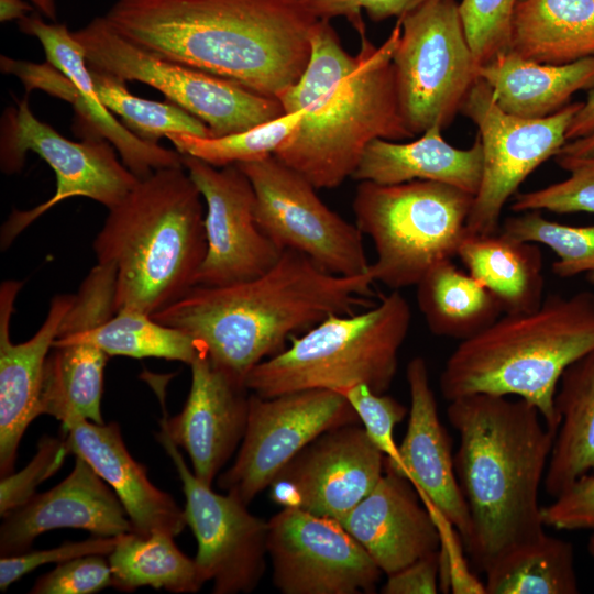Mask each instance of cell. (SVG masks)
I'll use <instances>...</instances> for the list:
<instances>
[{
  "label": "cell",
  "mask_w": 594,
  "mask_h": 594,
  "mask_svg": "<svg viewBox=\"0 0 594 594\" xmlns=\"http://www.w3.org/2000/svg\"><path fill=\"white\" fill-rule=\"evenodd\" d=\"M385 457L360 424L331 429L302 449L276 475L270 498L340 521L377 484Z\"/></svg>",
  "instance_id": "18"
},
{
  "label": "cell",
  "mask_w": 594,
  "mask_h": 594,
  "mask_svg": "<svg viewBox=\"0 0 594 594\" xmlns=\"http://www.w3.org/2000/svg\"><path fill=\"white\" fill-rule=\"evenodd\" d=\"M361 424L343 394L304 389L261 397L250 394L248 425L232 465L218 486L249 505L302 449L337 427Z\"/></svg>",
  "instance_id": "14"
},
{
  "label": "cell",
  "mask_w": 594,
  "mask_h": 594,
  "mask_svg": "<svg viewBox=\"0 0 594 594\" xmlns=\"http://www.w3.org/2000/svg\"><path fill=\"white\" fill-rule=\"evenodd\" d=\"M267 552L284 594H369L383 574L340 521L297 508L268 520Z\"/></svg>",
  "instance_id": "16"
},
{
  "label": "cell",
  "mask_w": 594,
  "mask_h": 594,
  "mask_svg": "<svg viewBox=\"0 0 594 594\" xmlns=\"http://www.w3.org/2000/svg\"><path fill=\"white\" fill-rule=\"evenodd\" d=\"M561 156L590 157L594 156V132L583 138L568 141L557 153Z\"/></svg>",
  "instance_id": "49"
},
{
  "label": "cell",
  "mask_w": 594,
  "mask_h": 594,
  "mask_svg": "<svg viewBox=\"0 0 594 594\" xmlns=\"http://www.w3.org/2000/svg\"><path fill=\"white\" fill-rule=\"evenodd\" d=\"M235 165L253 186L260 228L282 251L299 252L336 275L369 273L362 231L331 210L307 178L274 155Z\"/></svg>",
  "instance_id": "12"
},
{
  "label": "cell",
  "mask_w": 594,
  "mask_h": 594,
  "mask_svg": "<svg viewBox=\"0 0 594 594\" xmlns=\"http://www.w3.org/2000/svg\"><path fill=\"white\" fill-rule=\"evenodd\" d=\"M411 310L399 290L358 314L331 315L290 339V345L246 375V388L261 397L304 389L343 393L364 384L378 394L392 385Z\"/></svg>",
  "instance_id": "7"
},
{
  "label": "cell",
  "mask_w": 594,
  "mask_h": 594,
  "mask_svg": "<svg viewBox=\"0 0 594 594\" xmlns=\"http://www.w3.org/2000/svg\"><path fill=\"white\" fill-rule=\"evenodd\" d=\"M108 318L109 311L100 300L76 298L46 358L38 416L56 418L62 429L81 420L105 424L101 399L109 355L95 343L91 332Z\"/></svg>",
  "instance_id": "20"
},
{
  "label": "cell",
  "mask_w": 594,
  "mask_h": 594,
  "mask_svg": "<svg viewBox=\"0 0 594 594\" xmlns=\"http://www.w3.org/2000/svg\"><path fill=\"white\" fill-rule=\"evenodd\" d=\"M504 219L499 231L521 241L550 248L558 260L551 271L560 278L594 272V224L568 226L546 219L540 210Z\"/></svg>",
  "instance_id": "38"
},
{
  "label": "cell",
  "mask_w": 594,
  "mask_h": 594,
  "mask_svg": "<svg viewBox=\"0 0 594 594\" xmlns=\"http://www.w3.org/2000/svg\"><path fill=\"white\" fill-rule=\"evenodd\" d=\"M587 548H588L590 554H591V556L593 557V559H594V530H593L592 536L590 537Z\"/></svg>",
  "instance_id": "52"
},
{
  "label": "cell",
  "mask_w": 594,
  "mask_h": 594,
  "mask_svg": "<svg viewBox=\"0 0 594 594\" xmlns=\"http://www.w3.org/2000/svg\"><path fill=\"white\" fill-rule=\"evenodd\" d=\"M477 77L491 88L495 102L505 112L540 119L568 106L576 91L594 88V55L553 65L507 50L480 66Z\"/></svg>",
  "instance_id": "28"
},
{
  "label": "cell",
  "mask_w": 594,
  "mask_h": 594,
  "mask_svg": "<svg viewBox=\"0 0 594 594\" xmlns=\"http://www.w3.org/2000/svg\"><path fill=\"white\" fill-rule=\"evenodd\" d=\"M457 256L494 295L503 314L527 312L541 305L546 280L538 244L499 230L490 234L466 231Z\"/></svg>",
  "instance_id": "29"
},
{
  "label": "cell",
  "mask_w": 594,
  "mask_h": 594,
  "mask_svg": "<svg viewBox=\"0 0 594 594\" xmlns=\"http://www.w3.org/2000/svg\"><path fill=\"white\" fill-rule=\"evenodd\" d=\"M508 51L561 65L594 55V0H525L514 12Z\"/></svg>",
  "instance_id": "30"
},
{
  "label": "cell",
  "mask_w": 594,
  "mask_h": 594,
  "mask_svg": "<svg viewBox=\"0 0 594 594\" xmlns=\"http://www.w3.org/2000/svg\"><path fill=\"white\" fill-rule=\"evenodd\" d=\"M441 132V128L432 127L407 143L375 139L365 148L352 178L383 185L431 180L475 196L483 169L479 135L469 148H457L444 141Z\"/></svg>",
  "instance_id": "27"
},
{
  "label": "cell",
  "mask_w": 594,
  "mask_h": 594,
  "mask_svg": "<svg viewBox=\"0 0 594 594\" xmlns=\"http://www.w3.org/2000/svg\"><path fill=\"white\" fill-rule=\"evenodd\" d=\"M542 518L546 527L557 530H594V472L576 479L542 507Z\"/></svg>",
  "instance_id": "45"
},
{
  "label": "cell",
  "mask_w": 594,
  "mask_h": 594,
  "mask_svg": "<svg viewBox=\"0 0 594 594\" xmlns=\"http://www.w3.org/2000/svg\"><path fill=\"white\" fill-rule=\"evenodd\" d=\"M406 378L410 410L406 435L398 446L397 475L410 481L425 504L454 526L465 546L471 534L470 515L454 470L451 438L439 418L424 358L409 361Z\"/></svg>",
  "instance_id": "23"
},
{
  "label": "cell",
  "mask_w": 594,
  "mask_h": 594,
  "mask_svg": "<svg viewBox=\"0 0 594 594\" xmlns=\"http://www.w3.org/2000/svg\"><path fill=\"white\" fill-rule=\"evenodd\" d=\"M439 584V551L428 554L387 575L384 594H436Z\"/></svg>",
  "instance_id": "47"
},
{
  "label": "cell",
  "mask_w": 594,
  "mask_h": 594,
  "mask_svg": "<svg viewBox=\"0 0 594 594\" xmlns=\"http://www.w3.org/2000/svg\"><path fill=\"white\" fill-rule=\"evenodd\" d=\"M202 196L185 166L139 179L92 242L97 263L116 268L114 310L152 316L195 286L207 240Z\"/></svg>",
  "instance_id": "5"
},
{
  "label": "cell",
  "mask_w": 594,
  "mask_h": 594,
  "mask_svg": "<svg viewBox=\"0 0 594 594\" xmlns=\"http://www.w3.org/2000/svg\"><path fill=\"white\" fill-rule=\"evenodd\" d=\"M91 74L100 102L139 139L158 144L160 139L174 132L210 136L208 127L178 105L138 97L125 80L96 70Z\"/></svg>",
  "instance_id": "36"
},
{
  "label": "cell",
  "mask_w": 594,
  "mask_h": 594,
  "mask_svg": "<svg viewBox=\"0 0 594 594\" xmlns=\"http://www.w3.org/2000/svg\"><path fill=\"white\" fill-rule=\"evenodd\" d=\"M172 459L186 498V522L197 540L195 558L215 594L250 593L266 570L268 520L254 516L229 493L219 494L187 466L178 447L161 428L156 436Z\"/></svg>",
  "instance_id": "15"
},
{
  "label": "cell",
  "mask_w": 594,
  "mask_h": 594,
  "mask_svg": "<svg viewBox=\"0 0 594 594\" xmlns=\"http://www.w3.org/2000/svg\"><path fill=\"white\" fill-rule=\"evenodd\" d=\"M586 279L590 284L594 285V272L587 273Z\"/></svg>",
  "instance_id": "53"
},
{
  "label": "cell",
  "mask_w": 594,
  "mask_h": 594,
  "mask_svg": "<svg viewBox=\"0 0 594 594\" xmlns=\"http://www.w3.org/2000/svg\"><path fill=\"white\" fill-rule=\"evenodd\" d=\"M108 560L111 587L122 592L151 586L172 593H195L205 583L195 559L182 552L174 537L165 532L122 534Z\"/></svg>",
  "instance_id": "33"
},
{
  "label": "cell",
  "mask_w": 594,
  "mask_h": 594,
  "mask_svg": "<svg viewBox=\"0 0 594 594\" xmlns=\"http://www.w3.org/2000/svg\"><path fill=\"white\" fill-rule=\"evenodd\" d=\"M73 34L91 70L157 89L201 120L210 136L244 131L285 114L277 98L142 48L118 34L105 16L92 19Z\"/></svg>",
  "instance_id": "9"
},
{
  "label": "cell",
  "mask_w": 594,
  "mask_h": 594,
  "mask_svg": "<svg viewBox=\"0 0 594 594\" xmlns=\"http://www.w3.org/2000/svg\"><path fill=\"white\" fill-rule=\"evenodd\" d=\"M594 132V88L588 90L583 106L574 116L568 132L566 140H575Z\"/></svg>",
  "instance_id": "48"
},
{
  "label": "cell",
  "mask_w": 594,
  "mask_h": 594,
  "mask_svg": "<svg viewBox=\"0 0 594 594\" xmlns=\"http://www.w3.org/2000/svg\"><path fill=\"white\" fill-rule=\"evenodd\" d=\"M0 69L3 74L15 76L23 84L26 94L40 89L70 103L74 110V133L82 140L110 142L122 163L139 179L161 168L184 166L183 155L177 150L135 136L116 119L99 98L82 94L47 61L36 64L1 55Z\"/></svg>",
  "instance_id": "26"
},
{
  "label": "cell",
  "mask_w": 594,
  "mask_h": 594,
  "mask_svg": "<svg viewBox=\"0 0 594 594\" xmlns=\"http://www.w3.org/2000/svg\"><path fill=\"white\" fill-rule=\"evenodd\" d=\"M356 32L361 45L351 55L330 21L319 20L302 75L276 97L285 113L304 114L274 156L317 189L336 188L352 177L375 139L415 136L400 112L392 63L400 20L381 45L367 37L365 24Z\"/></svg>",
  "instance_id": "2"
},
{
  "label": "cell",
  "mask_w": 594,
  "mask_h": 594,
  "mask_svg": "<svg viewBox=\"0 0 594 594\" xmlns=\"http://www.w3.org/2000/svg\"><path fill=\"white\" fill-rule=\"evenodd\" d=\"M373 283L369 273L336 275L299 252L284 250L261 276L227 286H194L152 317L188 333L215 366L244 383L287 340L331 315L367 306Z\"/></svg>",
  "instance_id": "3"
},
{
  "label": "cell",
  "mask_w": 594,
  "mask_h": 594,
  "mask_svg": "<svg viewBox=\"0 0 594 594\" xmlns=\"http://www.w3.org/2000/svg\"><path fill=\"white\" fill-rule=\"evenodd\" d=\"M189 366L187 400L180 413L162 420L161 428L187 452L195 475L211 486L243 440L251 393L215 366L202 349Z\"/></svg>",
  "instance_id": "19"
},
{
  "label": "cell",
  "mask_w": 594,
  "mask_h": 594,
  "mask_svg": "<svg viewBox=\"0 0 594 594\" xmlns=\"http://www.w3.org/2000/svg\"><path fill=\"white\" fill-rule=\"evenodd\" d=\"M473 200L469 193L431 180L360 182L353 212L376 251L369 268L373 280L393 290L416 286L432 266L457 256Z\"/></svg>",
  "instance_id": "8"
},
{
  "label": "cell",
  "mask_w": 594,
  "mask_h": 594,
  "mask_svg": "<svg viewBox=\"0 0 594 594\" xmlns=\"http://www.w3.org/2000/svg\"><path fill=\"white\" fill-rule=\"evenodd\" d=\"M582 106L583 101L572 102L544 118H520L501 109L491 88L476 79L461 108L477 128L483 153L481 185L466 221L469 232L499 230L504 206L522 182L568 142V129Z\"/></svg>",
  "instance_id": "13"
},
{
  "label": "cell",
  "mask_w": 594,
  "mask_h": 594,
  "mask_svg": "<svg viewBox=\"0 0 594 594\" xmlns=\"http://www.w3.org/2000/svg\"><path fill=\"white\" fill-rule=\"evenodd\" d=\"M410 481L385 471L341 520L383 573L389 575L440 549V535Z\"/></svg>",
  "instance_id": "24"
},
{
  "label": "cell",
  "mask_w": 594,
  "mask_h": 594,
  "mask_svg": "<svg viewBox=\"0 0 594 594\" xmlns=\"http://www.w3.org/2000/svg\"><path fill=\"white\" fill-rule=\"evenodd\" d=\"M525 0H461L459 10L477 68L508 50L512 19Z\"/></svg>",
  "instance_id": "40"
},
{
  "label": "cell",
  "mask_w": 594,
  "mask_h": 594,
  "mask_svg": "<svg viewBox=\"0 0 594 594\" xmlns=\"http://www.w3.org/2000/svg\"><path fill=\"white\" fill-rule=\"evenodd\" d=\"M594 349V293L550 294L531 311L503 314L460 341L440 374L444 399L485 393L535 406L557 433L554 396L564 370Z\"/></svg>",
  "instance_id": "6"
},
{
  "label": "cell",
  "mask_w": 594,
  "mask_h": 594,
  "mask_svg": "<svg viewBox=\"0 0 594 594\" xmlns=\"http://www.w3.org/2000/svg\"><path fill=\"white\" fill-rule=\"evenodd\" d=\"M103 16L142 48L275 98L302 75L319 21L307 0H118Z\"/></svg>",
  "instance_id": "1"
},
{
  "label": "cell",
  "mask_w": 594,
  "mask_h": 594,
  "mask_svg": "<svg viewBox=\"0 0 594 594\" xmlns=\"http://www.w3.org/2000/svg\"><path fill=\"white\" fill-rule=\"evenodd\" d=\"M46 19L55 22L57 19V8L55 0H28Z\"/></svg>",
  "instance_id": "51"
},
{
  "label": "cell",
  "mask_w": 594,
  "mask_h": 594,
  "mask_svg": "<svg viewBox=\"0 0 594 594\" xmlns=\"http://www.w3.org/2000/svg\"><path fill=\"white\" fill-rule=\"evenodd\" d=\"M302 111L285 113L248 130L222 136L169 133L166 139L182 155L199 158L215 167L260 161L274 153L298 128Z\"/></svg>",
  "instance_id": "37"
},
{
  "label": "cell",
  "mask_w": 594,
  "mask_h": 594,
  "mask_svg": "<svg viewBox=\"0 0 594 594\" xmlns=\"http://www.w3.org/2000/svg\"><path fill=\"white\" fill-rule=\"evenodd\" d=\"M91 336L109 356L158 358L190 365L201 351L198 342L183 330L128 308L116 311Z\"/></svg>",
  "instance_id": "35"
},
{
  "label": "cell",
  "mask_w": 594,
  "mask_h": 594,
  "mask_svg": "<svg viewBox=\"0 0 594 594\" xmlns=\"http://www.w3.org/2000/svg\"><path fill=\"white\" fill-rule=\"evenodd\" d=\"M32 11V7L24 0H0V21H20Z\"/></svg>",
  "instance_id": "50"
},
{
  "label": "cell",
  "mask_w": 594,
  "mask_h": 594,
  "mask_svg": "<svg viewBox=\"0 0 594 594\" xmlns=\"http://www.w3.org/2000/svg\"><path fill=\"white\" fill-rule=\"evenodd\" d=\"M72 454L65 433L61 437L43 436L32 460L19 472H12L0 481V516L3 517L28 503L36 487L52 477Z\"/></svg>",
  "instance_id": "42"
},
{
  "label": "cell",
  "mask_w": 594,
  "mask_h": 594,
  "mask_svg": "<svg viewBox=\"0 0 594 594\" xmlns=\"http://www.w3.org/2000/svg\"><path fill=\"white\" fill-rule=\"evenodd\" d=\"M101 554L78 557L57 564L37 579L31 594H94L112 585L109 560Z\"/></svg>",
  "instance_id": "43"
},
{
  "label": "cell",
  "mask_w": 594,
  "mask_h": 594,
  "mask_svg": "<svg viewBox=\"0 0 594 594\" xmlns=\"http://www.w3.org/2000/svg\"><path fill=\"white\" fill-rule=\"evenodd\" d=\"M572 543L544 534L498 559L484 573L486 594H576Z\"/></svg>",
  "instance_id": "34"
},
{
  "label": "cell",
  "mask_w": 594,
  "mask_h": 594,
  "mask_svg": "<svg viewBox=\"0 0 594 594\" xmlns=\"http://www.w3.org/2000/svg\"><path fill=\"white\" fill-rule=\"evenodd\" d=\"M62 431L70 453L85 460L116 493L133 532H165L175 538L185 529L184 509L148 480L146 468L128 451L117 422L81 420Z\"/></svg>",
  "instance_id": "25"
},
{
  "label": "cell",
  "mask_w": 594,
  "mask_h": 594,
  "mask_svg": "<svg viewBox=\"0 0 594 594\" xmlns=\"http://www.w3.org/2000/svg\"><path fill=\"white\" fill-rule=\"evenodd\" d=\"M416 287L418 308L430 332L438 337L470 339L503 315L494 295L451 260L432 266Z\"/></svg>",
  "instance_id": "32"
},
{
  "label": "cell",
  "mask_w": 594,
  "mask_h": 594,
  "mask_svg": "<svg viewBox=\"0 0 594 594\" xmlns=\"http://www.w3.org/2000/svg\"><path fill=\"white\" fill-rule=\"evenodd\" d=\"M348 399L372 442L385 457V471L397 474L400 468L395 427L404 420L408 409L389 395L378 394L364 384L342 393Z\"/></svg>",
  "instance_id": "41"
},
{
  "label": "cell",
  "mask_w": 594,
  "mask_h": 594,
  "mask_svg": "<svg viewBox=\"0 0 594 594\" xmlns=\"http://www.w3.org/2000/svg\"><path fill=\"white\" fill-rule=\"evenodd\" d=\"M569 176L549 186L516 193L510 204L514 212L547 210L557 213H594V156H554Z\"/></svg>",
  "instance_id": "39"
},
{
  "label": "cell",
  "mask_w": 594,
  "mask_h": 594,
  "mask_svg": "<svg viewBox=\"0 0 594 594\" xmlns=\"http://www.w3.org/2000/svg\"><path fill=\"white\" fill-rule=\"evenodd\" d=\"M429 0H307L319 20L344 16L358 29L364 24L362 11L374 22L403 18Z\"/></svg>",
  "instance_id": "46"
},
{
  "label": "cell",
  "mask_w": 594,
  "mask_h": 594,
  "mask_svg": "<svg viewBox=\"0 0 594 594\" xmlns=\"http://www.w3.org/2000/svg\"><path fill=\"white\" fill-rule=\"evenodd\" d=\"M183 164L206 204L207 251L195 286L242 283L273 267L283 251L260 228L254 189L241 168L215 167L189 155Z\"/></svg>",
  "instance_id": "17"
},
{
  "label": "cell",
  "mask_w": 594,
  "mask_h": 594,
  "mask_svg": "<svg viewBox=\"0 0 594 594\" xmlns=\"http://www.w3.org/2000/svg\"><path fill=\"white\" fill-rule=\"evenodd\" d=\"M44 160L56 177L51 198L29 210H13L1 229V248L13 240L44 212L72 197L92 199L108 209L119 204L139 178L119 161L114 146L106 141L75 142L59 134L32 112L28 97L8 107L0 121V166L16 174L28 152Z\"/></svg>",
  "instance_id": "11"
},
{
  "label": "cell",
  "mask_w": 594,
  "mask_h": 594,
  "mask_svg": "<svg viewBox=\"0 0 594 594\" xmlns=\"http://www.w3.org/2000/svg\"><path fill=\"white\" fill-rule=\"evenodd\" d=\"M117 537L94 536L82 541H67L55 548L35 551H25L12 556H1L0 559V590L6 592L14 582L35 569L51 564L63 563L68 560L90 556H109L114 549Z\"/></svg>",
  "instance_id": "44"
},
{
  "label": "cell",
  "mask_w": 594,
  "mask_h": 594,
  "mask_svg": "<svg viewBox=\"0 0 594 594\" xmlns=\"http://www.w3.org/2000/svg\"><path fill=\"white\" fill-rule=\"evenodd\" d=\"M1 518V556L29 551L37 537L54 529H82L99 537L133 531L116 493L79 457L61 483Z\"/></svg>",
  "instance_id": "21"
},
{
  "label": "cell",
  "mask_w": 594,
  "mask_h": 594,
  "mask_svg": "<svg viewBox=\"0 0 594 594\" xmlns=\"http://www.w3.org/2000/svg\"><path fill=\"white\" fill-rule=\"evenodd\" d=\"M399 20L392 63L402 116L415 136L443 130L479 78L459 3L429 0Z\"/></svg>",
  "instance_id": "10"
},
{
  "label": "cell",
  "mask_w": 594,
  "mask_h": 594,
  "mask_svg": "<svg viewBox=\"0 0 594 594\" xmlns=\"http://www.w3.org/2000/svg\"><path fill=\"white\" fill-rule=\"evenodd\" d=\"M20 280L0 287V475L13 472L16 452L29 425L38 417V404L46 358L75 295L55 296L36 333L21 343L10 340L14 301Z\"/></svg>",
  "instance_id": "22"
},
{
  "label": "cell",
  "mask_w": 594,
  "mask_h": 594,
  "mask_svg": "<svg viewBox=\"0 0 594 594\" xmlns=\"http://www.w3.org/2000/svg\"><path fill=\"white\" fill-rule=\"evenodd\" d=\"M554 406L560 426L543 480L553 498L580 476L594 472V349L564 370Z\"/></svg>",
  "instance_id": "31"
},
{
  "label": "cell",
  "mask_w": 594,
  "mask_h": 594,
  "mask_svg": "<svg viewBox=\"0 0 594 594\" xmlns=\"http://www.w3.org/2000/svg\"><path fill=\"white\" fill-rule=\"evenodd\" d=\"M449 403L460 437L454 470L471 521L465 548L485 572L546 534L539 490L556 432L520 398L477 393Z\"/></svg>",
  "instance_id": "4"
}]
</instances>
